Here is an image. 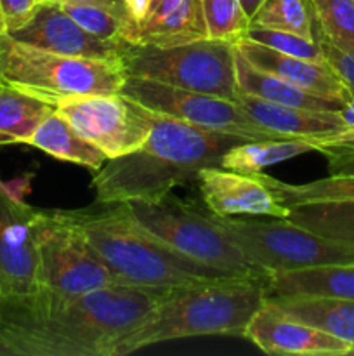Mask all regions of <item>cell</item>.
<instances>
[{"label":"cell","instance_id":"obj_6","mask_svg":"<svg viewBox=\"0 0 354 356\" xmlns=\"http://www.w3.org/2000/svg\"><path fill=\"white\" fill-rule=\"evenodd\" d=\"M117 205L139 228L189 259L238 277H267L246 261L212 212L180 200L172 191L155 200Z\"/></svg>","mask_w":354,"mask_h":356},{"label":"cell","instance_id":"obj_24","mask_svg":"<svg viewBox=\"0 0 354 356\" xmlns=\"http://www.w3.org/2000/svg\"><path fill=\"white\" fill-rule=\"evenodd\" d=\"M56 106L26 92L0 86V146L24 145Z\"/></svg>","mask_w":354,"mask_h":356},{"label":"cell","instance_id":"obj_13","mask_svg":"<svg viewBox=\"0 0 354 356\" xmlns=\"http://www.w3.org/2000/svg\"><path fill=\"white\" fill-rule=\"evenodd\" d=\"M243 337L267 355L344 356L353 350L346 341L288 315L271 298L257 309Z\"/></svg>","mask_w":354,"mask_h":356},{"label":"cell","instance_id":"obj_8","mask_svg":"<svg viewBox=\"0 0 354 356\" xmlns=\"http://www.w3.org/2000/svg\"><path fill=\"white\" fill-rule=\"evenodd\" d=\"M214 218L246 261L267 277L307 268L354 264L353 245L316 235L288 219L255 221L215 214Z\"/></svg>","mask_w":354,"mask_h":356},{"label":"cell","instance_id":"obj_26","mask_svg":"<svg viewBox=\"0 0 354 356\" xmlns=\"http://www.w3.org/2000/svg\"><path fill=\"white\" fill-rule=\"evenodd\" d=\"M250 24L316 40V16L311 0H264L250 17Z\"/></svg>","mask_w":354,"mask_h":356},{"label":"cell","instance_id":"obj_11","mask_svg":"<svg viewBox=\"0 0 354 356\" xmlns=\"http://www.w3.org/2000/svg\"><path fill=\"white\" fill-rule=\"evenodd\" d=\"M56 111L108 159L135 152L153 127L151 110L121 92L66 97Z\"/></svg>","mask_w":354,"mask_h":356},{"label":"cell","instance_id":"obj_31","mask_svg":"<svg viewBox=\"0 0 354 356\" xmlns=\"http://www.w3.org/2000/svg\"><path fill=\"white\" fill-rule=\"evenodd\" d=\"M245 37L250 38V40L266 45V47L274 49V51L283 52V54L312 59V61H325V56H323V51L321 47H319L318 40H309V38L290 33V31L252 26V24H250Z\"/></svg>","mask_w":354,"mask_h":356},{"label":"cell","instance_id":"obj_40","mask_svg":"<svg viewBox=\"0 0 354 356\" xmlns=\"http://www.w3.org/2000/svg\"><path fill=\"white\" fill-rule=\"evenodd\" d=\"M0 301H2V292H0ZM0 355H2V353H0Z\"/></svg>","mask_w":354,"mask_h":356},{"label":"cell","instance_id":"obj_37","mask_svg":"<svg viewBox=\"0 0 354 356\" xmlns=\"http://www.w3.org/2000/svg\"><path fill=\"white\" fill-rule=\"evenodd\" d=\"M51 2L59 3V6H66V3H90V6H106L121 9V0H51Z\"/></svg>","mask_w":354,"mask_h":356},{"label":"cell","instance_id":"obj_15","mask_svg":"<svg viewBox=\"0 0 354 356\" xmlns=\"http://www.w3.org/2000/svg\"><path fill=\"white\" fill-rule=\"evenodd\" d=\"M14 40L61 56L120 61L121 42L101 40L83 30L59 3L40 2L26 24L7 33Z\"/></svg>","mask_w":354,"mask_h":356},{"label":"cell","instance_id":"obj_9","mask_svg":"<svg viewBox=\"0 0 354 356\" xmlns=\"http://www.w3.org/2000/svg\"><path fill=\"white\" fill-rule=\"evenodd\" d=\"M37 245L40 289L71 298L124 285L66 211H38Z\"/></svg>","mask_w":354,"mask_h":356},{"label":"cell","instance_id":"obj_36","mask_svg":"<svg viewBox=\"0 0 354 356\" xmlns=\"http://www.w3.org/2000/svg\"><path fill=\"white\" fill-rule=\"evenodd\" d=\"M326 159L330 176H354V153H339Z\"/></svg>","mask_w":354,"mask_h":356},{"label":"cell","instance_id":"obj_38","mask_svg":"<svg viewBox=\"0 0 354 356\" xmlns=\"http://www.w3.org/2000/svg\"><path fill=\"white\" fill-rule=\"evenodd\" d=\"M262 2H264V0H239L243 10H245V14L248 17H252L253 14L257 13V9H259L260 3H262Z\"/></svg>","mask_w":354,"mask_h":356},{"label":"cell","instance_id":"obj_32","mask_svg":"<svg viewBox=\"0 0 354 356\" xmlns=\"http://www.w3.org/2000/svg\"><path fill=\"white\" fill-rule=\"evenodd\" d=\"M316 40L319 42V47H321L323 56H325V61L332 66L333 72L339 75V79L342 80L344 86L347 87V90L351 92V97L354 96V51H342V49L335 47L330 42H326L325 38L316 35Z\"/></svg>","mask_w":354,"mask_h":356},{"label":"cell","instance_id":"obj_16","mask_svg":"<svg viewBox=\"0 0 354 356\" xmlns=\"http://www.w3.org/2000/svg\"><path fill=\"white\" fill-rule=\"evenodd\" d=\"M208 38L201 0H151L146 16L124 35L127 44L170 45Z\"/></svg>","mask_w":354,"mask_h":356},{"label":"cell","instance_id":"obj_4","mask_svg":"<svg viewBox=\"0 0 354 356\" xmlns=\"http://www.w3.org/2000/svg\"><path fill=\"white\" fill-rule=\"evenodd\" d=\"M66 214L82 229L104 264L128 287L174 291L238 277L176 252L139 228L117 204H96Z\"/></svg>","mask_w":354,"mask_h":356},{"label":"cell","instance_id":"obj_10","mask_svg":"<svg viewBox=\"0 0 354 356\" xmlns=\"http://www.w3.org/2000/svg\"><path fill=\"white\" fill-rule=\"evenodd\" d=\"M120 92L149 110L169 115L205 131L222 132L246 141L278 139L273 132L255 124L252 117L233 99L194 92L139 76H127Z\"/></svg>","mask_w":354,"mask_h":356},{"label":"cell","instance_id":"obj_7","mask_svg":"<svg viewBox=\"0 0 354 356\" xmlns=\"http://www.w3.org/2000/svg\"><path fill=\"white\" fill-rule=\"evenodd\" d=\"M120 63L127 76L156 80L233 101L239 92L235 42L200 38L170 47L121 42Z\"/></svg>","mask_w":354,"mask_h":356},{"label":"cell","instance_id":"obj_23","mask_svg":"<svg viewBox=\"0 0 354 356\" xmlns=\"http://www.w3.org/2000/svg\"><path fill=\"white\" fill-rule=\"evenodd\" d=\"M316 152L314 145L309 139H255L242 141L226 149L219 165L222 169L236 170L243 174H257L271 165L295 159L304 153Z\"/></svg>","mask_w":354,"mask_h":356},{"label":"cell","instance_id":"obj_2","mask_svg":"<svg viewBox=\"0 0 354 356\" xmlns=\"http://www.w3.org/2000/svg\"><path fill=\"white\" fill-rule=\"evenodd\" d=\"M153 127L135 152L108 159L90 186L96 204L155 200L174 188L196 183L198 170L219 165L226 149L246 139L205 131L151 110Z\"/></svg>","mask_w":354,"mask_h":356},{"label":"cell","instance_id":"obj_41","mask_svg":"<svg viewBox=\"0 0 354 356\" xmlns=\"http://www.w3.org/2000/svg\"><path fill=\"white\" fill-rule=\"evenodd\" d=\"M38 2H47V0H38Z\"/></svg>","mask_w":354,"mask_h":356},{"label":"cell","instance_id":"obj_39","mask_svg":"<svg viewBox=\"0 0 354 356\" xmlns=\"http://www.w3.org/2000/svg\"><path fill=\"white\" fill-rule=\"evenodd\" d=\"M349 355H354V348H353V350H351V353Z\"/></svg>","mask_w":354,"mask_h":356},{"label":"cell","instance_id":"obj_17","mask_svg":"<svg viewBox=\"0 0 354 356\" xmlns=\"http://www.w3.org/2000/svg\"><path fill=\"white\" fill-rule=\"evenodd\" d=\"M236 49L257 68L287 80L292 86L321 97L349 101L351 92L344 86L332 66L326 61L297 58L243 37L236 42Z\"/></svg>","mask_w":354,"mask_h":356},{"label":"cell","instance_id":"obj_5","mask_svg":"<svg viewBox=\"0 0 354 356\" xmlns=\"http://www.w3.org/2000/svg\"><path fill=\"white\" fill-rule=\"evenodd\" d=\"M125 75L120 61L54 54L0 35V86L56 104L71 96L118 94Z\"/></svg>","mask_w":354,"mask_h":356},{"label":"cell","instance_id":"obj_14","mask_svg":"<svg viewBox=\"0 0 354 356\" xmlns=\"http://www.w3.org/2000/svg\"><path fill=\"white\" fill-rule=\"evenodd\" d=\"M196 184L205 207L215 216L287 219L290 214V207L278 200L259 174H243L210 165L198 170Z\"/></svg>","mask_w":354,"mask_h":356},{"label":"cell","instance_id":"obj_12","mask_svg":"<svg viewBox=\"0 0 354 356\" xmlns=\"http://www.w3.org/2000/svg\"><path fill=\"white\" fill-rule=\"evenodd\" d=\"M38 211L0 181V292L2 299L21 298L38 284Z\"/></svg>","mask_w":354,"mask_h":356},{"label":"cell","instance_id":"obj_29","mask_svg":"<svg viewBox=\"0 0 354 356\" xmlns=\"http://www.w3.org/2000/svg\"><path fill=\"white\" fill-rule=\"evenodd\" d=\"M80 26L101 40L121 42L127 16L118 7L90 6V3H66L61 6Z\"/></svg>","mask_w":354,"mask_h":356},{"label":"cell","instance_id":"obj_25","mask_svg":"<svg viewBox=\"0 0 354 356\" xmlns=\"http://www.w3.org/2000/svg\"><path fill=\"white\" fill-rule=\"evenodd\" d=\"M287 219L316 235L354 247V200H323L292 205Z\"/></svg>","mask_w":354,"mask_h":356},{"label":"cell","instance_id":"obj_3","mask_svg":"<svg viewBox=\"0 0 354 356\" xmlns=\"http://www.w3.org/2000/svg\"><path fill=\"white\" fill-rule=\"evenodd\" d=\"M266 285L267 277H233L169 291L135 329L118 341L113 356L183 337H243L267 299Z\"/></svg>","mask_w":354,"mask_h":356},{"label":"cell","instance_id":"obj_34","mask_svg":"<svg viewBox=\"0 0 354 356\" xmlns=\"http://www.w3.org/2000/svg\"><path fill=\"white\" fill-rule=\"evenodd\" d=\"M314 145L316 152L323 153L325 156L339 155V153H354V129L344 131L340 134L326 136V138L309 139Z\"/></svg>","mask_w":354,"mask_h":356},{"label":"cell","instance_id":"obj_19","mask_svg":"<svg viewBox=\"0 0 354 356\" xmlns=\"http://www.w3.org/2000/svg\"><path fill=\"white\" fill-rule=\"evenodd\" d=\"M267 298H332L354 301V264L307 268L267 277Z\"/></svg>","mask_w":354,"mask_h":356},{"label":"cell","instance_id":"obj_28","mask_svg":"<svg viewBox=\"0 0 354 356\" xmlns=\"http://www.w3.org/2000/svg\"><path fill=\"white\" fill-rule=\"evenodd\" d=\"M314 33L342 51H354V0H311Z\"/></svg>","mask_w":354,"mask_h":356},{"label":"cell","instance_id":"obj_22","mask_svg":"<svg viewBox=\"0 0 354 356\" xmlns=\"http://www.w3.org/2000/svg\"><path fill=\"white\" fill-rule=\"evenodd\" d=\"M301 322L346 341L354 348V301L332 298H271Z\"/></svg>","mask_w":354,"mask_h":356},{"label":"cell","instance_id":"obj_27","mask_svg":"<svg viewBox=\"0 0 354 356\" xmlns=\"http://www.w3.org/2000/svg\"><path fill=\"white\" fill-rule=\"evenodd\" d=\"M271 188L278 200L287 207L305 202L323 200H354V176H328L325 179L304 184H288L274 177L257 172Z\"/></svg>","mask_w":354,"mask_h":356},{"label":"cell","instance_id":"obj_20","mask_svg":"<svg viewBox=\"0 0 354 356\" xmlns=\"http://www.w3.org/2000/svg\"><path fill=\"white\" fill-rule=\"evenodd\" d=\"M236 83L239 92L260 97L269 103L287 104V106L316 111H340L346 104V101L342 99L321 97L298 89L287 80L257 68L238 49H236Z\"/></svg>","mask_w":354,"mask_h":356},{"label":"cell","instance_id":"obj_35","mask_svg":"<svg viewBox=\"0 0 354 356\" xmlns=\"http://www.w3.org/2000/svg\"><path fill=\"white\" fill-rule=\"evenodd\" d=\"M149 3H151V0H121V9H124L125 16H127V26H125V31H127L128 28L135 26V24L146 16ZM121 40H124V37H121Z\"/></svg>","mask_w":354,"mask_h":356},{"label":"cell","instance_id":"obj_21","mask_svg":"<svg viewBox=\"0 0 354 356\" xmlns=\"http://www.w3.org/2000/svg\"><path fill=\"white\" fill-rule=\"evenodd\" d=\"M24 145L33 146L51 155L52 159L75 163L94 172L99 170L108 160V156L97 146L83 139L56 110L35 129Z\"/></svg>","mask_w":354,"mask_h":356},{"label":"cell","instance_id":"obj_18","mask_svg":"<svg viewBox=\"0 0 354 356\" xmlns=\"http://www.w3.org/2000/svg\"><path fill=\"white\" fill-rule=\"evenodd\" d=\"M236 103L252 117L255 124L273 132L278 139H316L347 131L339 111H316L264 101L250 94L238 92Z\"/></svg>","mask_w":354,"mask_h":356},{"label":"cell","instance_id":"obj_33","mask_svg":"<svg viewBox=\"0 0 354 356\" xmlns=\"http://www.w3.org/2000/svg\"><path fill=\"white\" fill-rule=\"evenodd\" d=\"M38 3V0H0V35L26 24Z\"/></svg>","mask_w":354,"mask_h":356},{"label":"cell","instance_id":"obj_30","mask_svg":"<svg viewBox=\"0 0 354 356\" xmlns=\"http://www.w3.org/2000/svg\"><path fill=\"white\" fill-rule=\"evenodd\" d=\"M207 23L208 38L238 42L246 35L250 17L243 10L239 0H201Z\"/></svg>","mask_w":354,"mask_h":356},{"label":"cell","instance_id":"obj_1","mask_svg":"<svg viewBox=\"0 0 354 356\" xmlns=\"http://www.w3.org/2000/svg\"><path fill=\"white\" fill-rule=\"evenodd\" d=\"M169 291L113 285L87 294L45 289L0 301V353L19 356H113Z\"/></svg>","mask_w":354,"mask_h":356}]
</instances>
